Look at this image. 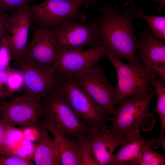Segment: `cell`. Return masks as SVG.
<instances>
[{"mask_svg": "<svg viewBox=\"0 0 165 165\" xmlns=\"http://www.w3.org/2000/svg\"><path fill=\"white\" fill-rule=\"evenodd\" d=\"M119 11L117 5L104 6L99 9L100 15L93 21L98 31L100 46L107 55L124 58L130 64H140L136 54L137 39L133 23L138 18L134 3L128 1Z\"/></svg>", "mask_w": 165, "mask_h": 165, "instance_id": "1", "label": "cell"}, {"mask_svg": "<svg viewBox=\"0 0 165 165\" xmlns=\"http://www.w3.org/2000/svg\"><path fill=\"white\" fill-rule=\"evenodd\" d=\"M156 94L154 90L150 92L139 94L125 98L119 103L113 117L108 118L112 123L108 130L123 136L137 130L148 131L154 127L156 119L147 109L152 99Z\"/></svg>", "mask_w": 165, "mask_h": 165, "instance_id": "2", "label": "cell"}, {"mask_svg": "<svg viewBox=\"0 0 165 165\" xmlns=\"http://www.w3.org/2000/svg\"><path fill=\"white\" fill-rule=\"evenodd\" d=\"M40 104L42 114L40 121L50 124L66 138L77 139L84 136L90 128L77 117L57 87L41 100Z\"/></svg>", "mask_w": 165, "mask_h": 165, "instance_id": "3", "label": "cell"}, {"mask_svg": "<svg viewBox=\"0 0 165 165\" xmlns=\"http://www.w3.org/2000/svg\"><path fill=\"white\" fill-rule=\"evenodd\" d=\"M83 6H93L90 0H45L28 6L33 26L53 29L65 21L75 20L84 22L85 14L80 12Z\"/></svg>", "mask_w": 165, "mask_h": 165, "instance_id": "4", "label": "cell"}, {"mask_svg": "<svg viewBox=\"0 0 165 165\" xmlns=\"http://www.w3.org/2000/svg\"><path fill=\"white\" fill-rule=\"evenodd\" d=\"M57 87L77 117L87 126L108 130L109 116L72 79L61 75Z\"/></svg>", "mask_w": 165, "mask_h": 165, "instance_id": "5", "label": "cell"}, {"mask_svg": "<svg viewBox=\"0 0 165 165\" xmlns=\"http://www.w3.org/2000/svg\"><path fill=\"white\" fill-rule=\"evenodd\" d=\"M51 30L60 53L100 44L98 29L93 21L84 23L68 20Z\"/></svg>", "mask_w": 165, "mask_h": 165, "instance_id": "6", "label": "cell"}, {"mask_svg": "<svg viewBox=\"0 0 165 165\" xmlns=\"http://www.w3.org/2000/svg\"><path fill=\"white\" fill-rule=\"evenodd\" d=\"M72 79L109 116L113 115L114 106L118 104L116 88L106 79L100 65Z\"/></svg>", "mask_w": 165, "mask_h": 165, "instance_id": "7", "label": "cell"}, {"mask_svg": "<svg viewBox=\"0 0 165 165\" xmlns=\"http://www.w3.org/2000/svg\"><path fill=\"white\" fill-rule=\"evenodd\" d=\"M16 62L23 77L24 94L41 101L56 87L61 75L53 65L22 60Z\"/></svg>", "mask_w": 165, "mask_h": 165, "instance_id": "8", "label": "cell"}, {"mask_svg": "<svg viewBox=\"0 0 165 165\" xmlns=\"http://www.w3.org/2000/svg\"><path fill=\"white\" fill-rule=\"evenodd\" d=\"M106 56L114 66L117 75L116 88L118 103L129 96L152 91L150 83L152 76L141 64H127L119 58L108 55Z\"/></svg>", "mask_w": 165, "mask_h": 165, "instance_id": "9", "label": "cell"}, {"mask_svg": "<svg viewBox=\"0 0 165 165\" xmlns=\"http://www.w3.org/2000/svg\"><path fill=\"white\" fill-rule=\"evenodd\" d=\"M41 101L25 94L0 105V119L6 125L37 127L42 111Z\"/></svg>", "mask_w": 165, "mask_h": 165, "instance_id": "10", "label": "cell"}, {"mask_svg": "<svg viewBox=\"0 0 165 165\" xmlns=\"http://www.w3.org/2000/svg\"><path fill=\"white\" fill-rule=\"evenodd\" d=\"M137 34V56L141 66L151 75L165 80V43L156 37L146 22L144 30Z\"/></svg>", "mask_w": 165, "mask_h": 165, "instance_id": "11", "label": "cell"}, {"mask_svg": "<svg viewBox=\"0 0 165 165\" xmlns=\"http://www.w3.org/2000/svg\"><path fill=\"white\" fill-rule=\"evenodd\" d=\"M106 53L100 45L87 50H75L60 53L53 66L61 76L73 79L94 67Z\"/></svg>", "mask_w": 165, "mask_h": 165, "instance_id": "12", "label": "cell"}, {"mask_svg": "<svg viewBox=\"0 0 165 165\" xmlns=\"http://www.w3.org/2000/svg\"><path fill=\"white\" fill-rule=\"evenodd\" d=\"M32 39L25 49L21 60L52 66L58 58V50L51 29L32 25Z\"/></svg>", "mask_w": 165, "mask_h": 165, "instance_id": "13", "label": "cell"}, {"mask_svg": "<svg viewBox=\"0 0 165 165\" xmlns=\"http://www.w3.org/2000/svg\"><path fill=\"white\" fill-rule=\"evenodd\" d=\"M97 165H108L113 152L125 139V136L98 128H90L84 136Z\"/></svg>", "mask_w": 165, "mask_h": 165, "instance_id": "14", "label": "cell"}, {"mask_svg": "<svg viewBox=\"0 0 165 165\" xmlns=\"http://www.w3.org/2000/svg\"><path fill=\"white\" fill-rule=\"evenodd\" d=\"M31 25L28 6L10 16L6 37L12 59L16 62L22 58L28 45L29 31Z\"/></svg>", "mask_w": 165, "mask_h": 165, "instance_id": "15", "label": "cell"}, {"mask_svg": "<svg viewBox=\"0 0 165 165\" xmlns=\"http://www.w3.org/2000/svg\"><path fill=\"white\" fill-rule=\"evenodd\" d=\"M140 131L137 130L126 134L120 149L113 154L108 165H129L139 158L148 148L158 149L160 146L158 138H146L141 135Z\"/></svg>", "mask_w": 165, "mask_h": 165, "instance_id": "16", "label": "cell"}, {"mask_svg": "<svg viewBox=\"0 0 165 165\" xmlns=\"http://www.w3.org/2000/svg\"><path fill=\"white\" fill-rule=\"evenodd\" d=\"M37 127L39 135L34 150L33 159L36 165H61L60 157L54 139L40 121Z\"/></svg>", "mask_w": 165, "mask_h": 165, "instance_id": "17", "label": "cell"}, {"mask_svg": "<svg viewBox=\"0 0 165 165\" xmlns=\"http://www.w3.org/2000/svg\"><path fill=\"white\" fill-rule=\"evenodd\" d=\"M52 135L62 165H81L80 152L77 139H68L52 126L42 122Z\"/></svg>", "mask_w": 165, "mask_h": 165, "instance_id": "18", "label": "cell"}, {"mask_svg": "<svg viewBox=\"0 0 165 165\" xmlns=\"http://www.w3.org/2000/svg\"><path fill=\"white\" fill-rule=\"evenodd\" d=\"M150 83L157 94V100L154 112L159 115L161 122V132L159 138L164 137L165 128V80L159 76H152Z\"/></svg>", "mask_w": 165, "mask_h": 165, "instance_id": "19", "label": "cell"}, {"mask_svg": "<svg viewBox=\"0 0 165 165\" xmlns=\"http://www.w3.org/2000/svg\"><path fill=\"white\" fill-rule=\"evenodd\" d=\"M138 18H143L146 21L151 31L157 38L165 40V16H151L144 13L142 9H137Z\"/></svg>", "mask_w": 165, "mask_h": 165, "instance_id": "20", "label": "cell"}, {"mask_svg": "<svg viewBox=\"0 0 165 165\" xmlns=\"http://www.w3.org/2000/svg\"><path fill=\"white\" fill-rule=\"evenodd\" d=\"M165 164V155L156 152L149 147L139 158L130 163L129 165H164Z\"/></svg>", "mask_w": 165, "mask_h": 165, "instance_id": "21", "label": "cell"}, {"mask_svg": "<svg viewBox=\"0 0 165 165\" xmlns=\"http://www.w3.org/2000/svg\"><path fill=\"white\" fill-rule=\"evenodd\" d=\"M12 55L7 37L0 42V71L6 72L10 68L9 64Z\"/></svg>", "mask_w": 165, "mask_h": 165, "instance_id": "22", "label": "cell"}, {"mask_svg": "<svg viewBox=\"0 0 165 165\" xmlns=\"http://www.w3.org/2000/svg\"><path fill=\"white\" fill-rule=\"evenodd\" d=\"M77 140L79 146L81 165H97L84 136Z\"/></svg>", "mask_w": 165, "mask_h": 165, "instance_id": "23", "label": "cell"}, {"mask_svg": "<svg viewBox=\"0 0 165 165\" xmlns=\"http://www.w3.org/2000/svg\"><path fill=\"white\" fill-rule=\"evenodd\" d=\"M37 0H0V10L16 12L28 7L33 1Z\"/></svg>", "mask_w": 165, "mask_h": 165, "instance_id": "24", "label": "cell"}, {"mask_svg": "<svg viewBox=\"0 0 165 165\" xmlns=\"http://www.w3.org/2000/svg\"><path fill=\"white\" fill-rule=\"evenodd\" d=\"M12 127L6 124L0 119V154L6 156L14 155V152L7 142L8 132Z\"/></svg>", "mask_w": 165, "mask_h": 165, "instance_id": "25", "label": "cell"}, {"mask_svg": "<svg viewBox=\"0 0 165 165\" xmlns=\"http://www.w3.org/2000/svg\"><path fill=\"white\" fill-rule=\"evenodd\" d=\"M29 160L16 156H6L0 154V165H32Z\"/></svg>", "mask_w": 165, "mask_h": 165, "instance_id": "26", "label": "cell"}, {"mask_svg": "<svg viewBox=\"0 0 165 165\" xmlns=\"http://www.w3.org/2000/svg\"><path fill=\"white\" fill-rule=\"evenodd\" d=\"M9 71L6 72L0 71V99L2 100H4L7 97H11L13 94L7 84Z\"/></svg>", "mask_w": 165, "mask_h": 165, "instance_id": "27", "label": "cell"}, {"mask_svg": "<svg viewBox=\"0 0 165 165\" xmlns=\"http://www.w3.org/2000/svg\"><path fill=\"white\" fill-rule=\"evenodd\" d=\"M10 16L6 12L0 10V42L7 37V28Z\"/></svg>", "mask_w": 165, "mask_h": 165, "instance_id": "28", "label": "cell"}, {"mask_svg": "<svg viewBox=\"0 0 165 165\" xmlns=\"http://www.w3.org/2000/svg\"><path fill=\"white\" fill-rule=\"evenodd\" d=\"M153 1L159 4V6L158 8L157 11L159 13H161L165 7V0H153Z\"/></svg>", "mask_w": 165, "mask_h": 165, "instance_id": "29", "label": "cell"}, {"mask_svg": "<svg viewBox=\"0 0 165 165\" xmlns=\"http://www.w3.org/2000/svg\"><path fill=\"white\" fill-rule=\"evenodd\" d=\"M93 6H94L96 8H97L98 9L99 8L98 7V6L96 3V1L95 0H90Z\"/></svg>", "mask_w": 165, "mask_h": 165, "instance_id": "30", "label": "cell"}, {"mask_svg": "<svg viewBox=\"0 0 165 165\" xmlns=\"http://www.w3.org/2000/svg\"><path fill=\"white\" fill-rule=\"evenodd\" d=\"M1 105V103H0V105Z\"/></svg>", "mask_w": 165, "mask_h": 165, "instance_id": "31", "label": "cell"}]
</instances>
